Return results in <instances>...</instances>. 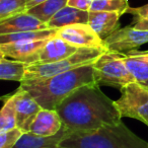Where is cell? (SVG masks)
I'll list each match as a JSON object with an SVG mask.
<instances>
[{"instance_id": "cell-1", "label": "cell", "mask_w": 148, "mask_h": 148, "mask_svg": "<svg viewBox=\"0 0 148 148\" xmlns=\"http://www.w3.org/2000/svg\"><path fill=\"white\" fill-rule=\"evenodd\" d=\"M99 87L97 84L84 85L64 99L57 108L56 111L63 126L70 133L92 132L122 121L115 101Z\"/></svg>"}, {"instance_id": "cell-2", "label": "cell", "mask_w": 148, "mask_h": 148, "mask_svg": "<svg viewBox=\"0 0 148 148\" xmlns=\"http://www.w3.org/2000/svg\"><path fill=\"white\" fill-rule=\"evenodd\" d=\"M95 84L93 64L77 67L37 82L21 84L43 109L57 110L60 103L80 87Z\"/></svg>"}, {"instance_id": "cell-3", "label": "cell", "mask_w": 148, "mask_h": 148, "mask_svg": "<svg viewBox=\"0 0 148 148\" xmlns=\"http://www.w3.org/2000/svg\"><path fill=\"white\" fill-rule=\"evenodd\" d=\"M59 148H148V142L121 121L92 132L69 133L59 143Z\"/></svg>"}, {"instance_id": "cell-4", "label": "cell", "mask_w": 148, "mask_h": 148, "mask_svg": "<svg viewBox=\"0 0 148 148\" xmlns=\"http://www.w3.org/2000/svg\"><path fill=\"white\" fill-rule=\"evenodd\" d=\"M106 52H108V50L97 48H79L73 55L61 61L46 64H31L27 67L25 79L21 84L45 80L77 67L93 64Z\"/></svg>"}, {"instance_id": "cell-5", "label": "cell", "mask_w": 148, "mask_h": 148, "mask_svg": "<svg viewBox=\"0 0 148 148\" xmlns=\"http://www.w3.org/2000/svg\"><path fill=\"white\" fill-rule=\"evenodd\" d=\"M95 81L99 86L123 88L129 83L136 82L128 71L123 60V53L106 52L93 63Z\"/></svg>"}, {"instance_id": "cell-6", "label": "cell", "mask_w": 148, "mask_h": 148, "mask_svg": "<svg viewBox=\"0 0 148 148\" xmlns=\"http://www.w3.org/2000/svg\"><path fill=\"white\" fill-rule=\"evenodd\" d=\"M121 97L115 101L122 118H132L148 126V85L132 82L120 89Z\"/></svg>"}, {"instance_id": "cell-7", "label": "cell", "mask_w": 148, "mask_h": 148, "mask_svg": "<svg viewBox=\"0 0 148 148\" xmlns=\"http://www.w3.org/2000/svg\"><path fill=\"white\" fill-rule=\"evenodd\" d=\"M109 52L128 53L148 43V31H142L128 25L120 27L105 40Z\"/></svg>"}, {"instance_id": "cell-8", "label": "cell", "mask_w": 148, "mask_h": 148, "mask_svg": "<svg viewBox=\"0 0 148 148\" xmlns=\"http://www.w3.org/2000/svg\"><path fill=\"white\" fill-rule=\"evenodd\" d=\"M58 37L77 48H97L108 50L105 42L88 23H77L58 29ZM109 51V50H108Z\"/></svg>"}, {"instance_id": "cell-9", "label": "cell", "mask_w": 148, "mask_h": 148, "mask_svg": "<svg viewBox=\"0 0 148 148\" xmlns=\"http://www.w3.org/2000/svg\"><path fill=\"white\" fill-rule=\"evenodd\" d=\"M12 97L14 99L16 110L17 128H19L23 133H29L34 120L43 108L38 103L29 91L23 89L21 86L18 87Z\"/></svg>"}, {"instance_id": "cell-10", "label": "cell", "mask_w": 148, "mask_h": 148, "mask_svg": "<svg viewBox=\"0 0 148 148\" xmlns=\"http://www.w3.org/2000/svg\"><path fill=\"white\" fill-rule=\"evenodd\" d=\"M49 40L36 42H16V43L1 44V57L12 58L16 61L27 64H36L39 62L40 54Z\"/></svg>"}, {"instance_id": "cell-11", "label": "cell", "mask_w": 148, "mask_h": 148, "mask_svg": "<svg viewBox=\"0 0 148 148\" xmlns=\"http://www.w3.org/2000/svg\"><path fill=\"white\" fill-rule=\"evenodd\" d=\"M46 29H49L47 23L29 14L27 11L0 21V35L25 33Z\"/></svg>"}, {"instance_id": "cell-12", "label": "cell", "mask_w": 148, "mask_h": 148, "mask_svg": "<svg viewBox=\"0 0 148 148\" xmlns=\"http://www.w3.org/2000/svg\"><path fill=\"white\" fill-rule=\"evenodd\" d=\"M62 128L63 123L56 110L42 109L34 120L29 132L37 136L51 137L56 135Z\"/></svg>"}, {"instance_id": "cell-13", "label": "cell", "mask_w": 148, "mask_h": 148, "mask_svg": "<svg viewBox=\"0 0 148 148\" xmlns=\"http://www.w3.org/2000/svg\"><path fill=\"white\" fill-rule=\"evenodd\" d=\"M120 17L117 12L89 11L88 25L103 41L120 29Z\"/></svg>"}, {"instance_id": "cell-14", "label": "cell", "mask_w": 148, "mask_h": 148, "mask_svg": "<svg viewBox=\"0 0 148 148\" xmlns=\"http://www.w3.org/2000/svg\"><path fill=\"white\" fill-rule=\"evenodd\" d=\"M78 49L79 48L71 45L65 40L56 36V37L50 39L45 47L43 48L41 54H40V59L38 63L46 64L61 61V60L66 59L73 55Z\"/></svg>"}, {"instance_id": "cell-15", "label": "cell", "mask_w": 148, "mask_h": 148, "mask_svg": "<svg viewBox=\"0 0 148 148\" xmlns=\"http://www.w3.org/2000/svg\"><path fill=\"white\" fill-rule=\"evenodd\" d=\"M123 60L128 71L135 78L136 82L148 81V51L133 50L123 53Z\"/></svg>"}, {"instance_id": "cell-16", "label": "cell", "mask_w": 148, "mask_h": 148, "mask_svg": "<svg viewBox=\"0 0 148 148\" xmlns=\"http://www.w3.org/2000/svg\"><path fill=\"white\" fill-rule=\"evenodd\" d=\"M69 133L65 126L56 135L51 137L37 136L31 132L23 133L13 148H59V143Z\"/></svg>"}, {"instance_id": "cell-17", "label": "cell", "mask_w": 148, "mask_h": 148, "mask_svg": "<svg viewBox=\"0 0 148 148\" xmlns=\"http://www.w3.org/2000/svg\"><path fill=\"white\" fill-rule=\"evenodd\" d=\"M89 11H83L71 6H65L47 23L49 29H61L77 23H88Z\"/></svg>"}, {"instance_id": "cell-18", "label": "cell", "mask_w": 148, "mask_h": 148, "mask_svg": "<svg viewBox=\"0 0 148 148\" xmlns=\"http://www.w3.org/2000/svg\"><path fill=\"white\" fill-rule=\"evenodd\" d=\"M58 29H46L40 31L25 32V33L9 34V35H0V45L1 44L16 43V42H36L50 40L56 37Z\"/></svg>"}, {"instance_id": "cell-19", "label": "cell", "mask_w": 148, "mask_h": 148, "mask_svg": "<svg viewBox=\"0 0 148 148\" xmlns=\"http://www.w3.org/2000/svg\"><path fill=\"white\" fill-rule=\"evenodd\" d=\"M29 64L16 60H8L5 57L0 59V78L2 80L23 82Z\"/></svg>"}, {"instance_id": "cell-20", "label": "cell", "mask_w": 148, "mask_h": 148, "mask_svg": "<svg viewBox=\"0 0 148 148\" xmlns=\"http://www.w3.org/2000/svg\"><path fill=\"white\" fill-rule=\"evenodd\" d=\"M68 0H46L39 5L29 9L27 12L43 23H47L58 11L67 6Z\"/></svg>"}, {"instance_id": "cell-21", "label": "cell", "mask_w": 148, "mask_h": 148, "mask_svg": "<svg viewBox=\"0 0 148 148\" xmlns=\"http://www.w3.org/2000/svg\"><path fill=\"white\" fill-rule=\"evenodd\" d=\"M15 128H17L15 103L13 97H9L5 101L0 114V132L9 131Z\"/></svg>"}, {"instance_id": "cell-22", "label": "cell", "mask_w": 148, "mask_h": 148, "mask_svg": "<svg viewBox=\"0 0 148 148\" xmlns=\"http://www.w3.org/2000/svg\"><path fill=\"white\" fill-rule=\"evenodd\" d=\"M128 0H93L89 11H109L120 15L127 13L129 9Z\"/></svg>"}, {"instance_id": "cell-23", "label": "cell", "mask_w": 148, "mask_h": 148, "mask_svg": "<svg viewBox=\"0 0 148 148\" xmlns=\"http://www.w3.org/2000/svg\"><path fill=\"white\" fill-rule=\"evenodd\" d=\"M27 0H0V21L27 11Z\"/></svg>"}, {"instance_id": "cell-24", "label": "cell", "mask_w": 148, "mask_h": 148, "mask_svg": "<svg viewBox=\"0 0 148 148\" xmlns=\"http://www.w3.org/2000/svg\"><path fill=\"white\" fill-rule=\"evenodd\" d=\"M23 135V132L19 128L0 132V148H13Z\"/></svg>"}, {"instance_id": "cell-25", "label": "cell", "mask_w": 148, "mask_h": 148, "mask_svg": "<svg viewBox=\"0 0 148 148\" xmlns=\"http://www.w3.org/2000/svg\"><path fill=\"white\" fill-rule=\"evenodd\" d=\"M127 13L132 14L134 17L141 18L144 21H148V4L140 7H129Z\"/></svg>"}, {"instance_id": "cell-26", "label": "cell", "mask_w": 148, "mask_h": 148, "mask_svg": "<svg viewBox=\"0 0 148 148\" xmlns=\"http://www.w3.org/2000/svg\"><path fill=\"white\" fill-rule=\"evenodd\" d=\"M92 2L93 0H68L67 5L83 11H89Z\"/></svg>"}, {"instance_id": "cell-27", "label": "cell", "mask_w": 148, "mask_h": 148, "mask_svg": "<svg viewBox=\"0 0 148 148\" xmlns=\"http://www.w3.org/2000/svg\"><path fill=\"white\" fill-rule=\"evenodd\" d=\"M131 27H135L138 29H142V31H148V21H144L141 18H137L134 17L133 21L131 23Z\"/></svg>"}, {"instance_id": "cell-28", "label": "cell", "mask_w": 148, "mask_h": 148, "mask_svg": "<svg viewBox=\"0 0 148 148\" xmlns=\"http://www.w3.org/2000/svg\"><path fill=\"white\" fill-rule=\"evenodd\" d=\"M44 1H46V0H27V10L31 8H33V7L37 6V5H39L40 3L44 2Z\"/></svg>"}, {"instance_id": "cell-29", "label": "cell", "mask_w": 148, "mask_h": 148, "mask_svg": "<svg viewBox=\"0 0 148 148\" xmlns=\"http://www.w3.org/2000/svg\"><path fill=\"white\" fill-rule=\"evenodd\" d=\"M145 84H147V85H148V81H147V82H145Z\"/></svg>"}]
</instances>
